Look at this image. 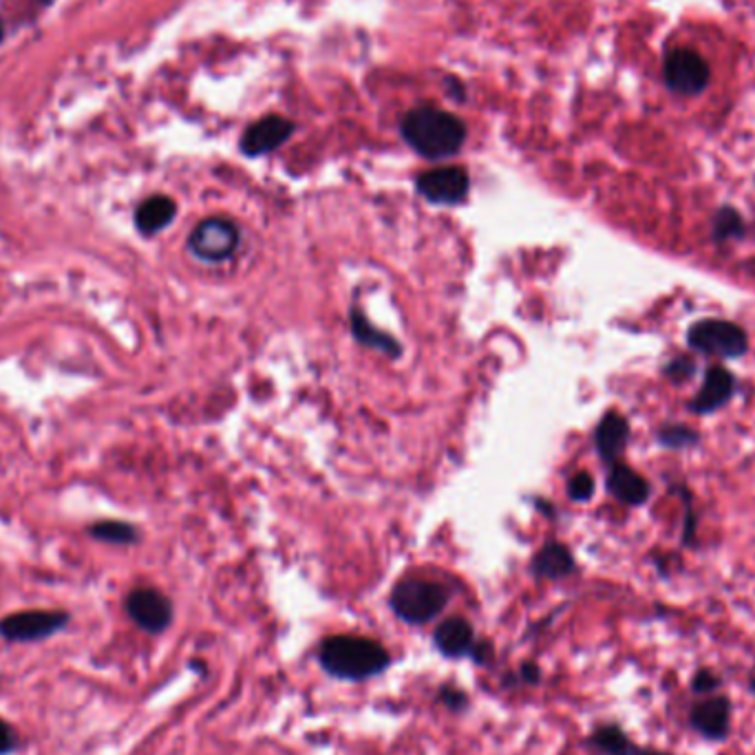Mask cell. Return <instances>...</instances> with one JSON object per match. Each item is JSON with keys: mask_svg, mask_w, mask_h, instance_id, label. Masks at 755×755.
Masks as SVG:
<instances>
[{"mask_svg": "<svg viewBox=\"0 0 755 755\" xmlns=\"http://www.w3.org/2000/svg\"><path fill=\"white\" fill-rule=\"evenodd\" d=\"M0 40H2V20H0Z\"/></svg>", "mask_w": 755, "mask_h": 755, "instance_id": "cell-31", "label": "cell"}, {"mask_svg": "<svg viewBox=\"0 0 755 755\" xmlns=\"http://www.w3.org/2000/svg\"><path fill=\"white\" fill-rule=\"evenodd\" d=\"M734 391H736V378L732 376V371H727L725 367H712L705 374L703 387L698 389L689 409L698 416H709L718 411L721 407H725L732 400Z\"/></svg>", "mask_w": 755, "mask_h": 755, "instance_id": "cell-11", "label": "cell"}, {"mask_svg": "<svg viewBox=\"0 0 755 755\" xmlns=\"http://www.w3.org/2000/svg\"><path fill=\"white\" fill-rule=\"evenodd\" d=\"M588 745L602 755H632L636 747L618 725H599L590 734Z\"/></svg>", "mask_w": 755, "mask_h": 755, "instance_id": "cell-18", "label": "cell"}, {"mask_svg": "<svg viewBox=\"0 0 755 755\" xmlns=\"http://www.w3.org/2000/svg\"><path fill=\"white\" fill-rule=\"evenodd\" d=\"M607 488L616 499L629 506H640L649 497L647 479L623 464H612V470L607 475Z\"/></svg>", "mask_w": 755, "mask_h": 755, "instance_id": "cell-14", "label": "cell"}, {"mask_svg": "<svg viewBox=\"0 0 755 755\" xmlns=\"http://www.w3.org/2000/svg\"><path fill=\"white\" fill-rule=\"evenodd\" d=\"M237 246H239V230L235 223L226 219L201 221L188 239L190 252L197 259L208 261V264H219V261L230 259Z\"/></svg>", "mask_w": 755, "mask_h": 755, "instance_id": "cell-5", "label": "cell"}, {"mask_svg": "<svg viewBox=\"0 0 755 755\" xmlns=\"http://www.w3.org/2000/svg\"><path fill=\"white\" fill-rule=\"evenodd\" d=\"M568 493L575 501H586L593 497L595 493V479L593 475L588 473H577L573 479H570V486H568Z\"/></svg>", "mask_w": 755, "mask_h": 755, "instance_id": "cell-23", "label": "cell"}, {"mask_svg": "<svg viewBox=\"0 0 755 755\" xmlns=\"http://www.w3.org/2000/svg\"><path fill=\"white\" fill-rule=\"evenodd\" d=\"M318 663L325 674L347 683H362L387 672L391 656L374 638L356 634L327 636L318 647Z\"/></svg>", "mask_w": 755, "mask_h": 755, "instance_id": "cell-1", "label": "cell"}, {"mask_svg": "<svg viewBox=\"0 0 755 755\" xmlns=\"http://www.w3.org/2000/svg\"><path fill=\"white\" fill-rule=\"evenodd\" d=\"M632 755H674V754H667V752H656V749H643V747H634V754Z\"/></svg>", "mask_w": 755, "mask_h": 755, "instance_id": "cell-30", "label": "cell"}, {"mask_svg": "<svg viewBox=\"0 0 755 755\" xmlns=\"http://www.w3.org/2000/svg\"><path fill=\"white\" fill-rule=\"evenodd\" d=\"M177 215V206L170 197L157 195L147 199L138 212H136V226L142 235H155L159 230H163L166 226H170V221Z\"/></svg>", "mask_w": 755, "mask_h": 755, "instance_id": "cell-17", "label": "cell"}, {"mask_svg": "<svg viewBox=\"0 0 755 755\" xmlns=\"http://www.w3.org/2000/svg\"><path fill=\"white\" fill-rule=\"evenodd\" d=\"M434 645L447 658H466V656L470 658V654L477 645L475 629L466 618L451 616L436 627Z\"/></svg>", "mask_w": 755, "mask_h": 755, "instance_id": "cell-12", "label": "cell"}, {"mask_svg": "<svg viewBox=\"0 0 755 755\" xmlns=\"http://www.w3.org/2000/svg\"><path fill=\"white\" fill-rule=\"evenodd\" d=\"M91 535L107 544H133L138 542V533L131 524L125 521H100L91 526Z\"/></svg>", "mask_w": 755, "mask_h": 755, "instance_id": "cell-20", "label": "cell"}, {"mask_svg": "<svg viewBox=\"0 0 755 755\" xmlns=\"http://www.w3.org/2000/svg\"><path fill=\"white\" fill-rule=\"evenodd\" d=\"M16 749V736L11 732V727L0 721V755L11 754Z\"/></svg>", "mask_w": 755, "mask_h": 755, "instance_id": "cell-29", "label": "cell"}, {"mask_svg": "<svg viewBox=\"0 0 755 755\" xmlns=\"http://www.w3.org/2000/svg\"><path fill=\"white\" fill-rule=\"evenodd\" d=\"M351 322H354V334H356V338H358L362 345L376 347V349H380V351H385V354H389V356H398V354H400L398 342H396L394 338L385 336L383 331L374 329V327L367 322V318H365L362 314L354 311Z\"/></svg>", "mask_w": 755, "mask_h": 755, "instance_id": "cell-19", "label": "cell"}, {"mask_svg": "<svg viewBox=\"0 0 755 755\" xmlns=\"http://www.w3.org/2000/svg\"><path fill=\"white\" fill-rule=\"evenodd\" d=\"M745 235V221L741 217V212H736L734 208H723L716 212L714 219V239L716 241H729L736 237Z\"/></svg>", "mask_w": 755, "mask_h": 755, "instance_id": "cell-21", "label": "cell"}, {"mask_svg": "<svg viewBox=\"0 0 755 755\" xmlns=\"http://www.w3.org/2000/svg\"><path fill=\"white\" fill-rule=\"evenodd\" d=\"M694 369H696L694 360L681 356V358L672 360V362L665 367V376H667L672 383H681V380H685V378H692Z\"/></svg>", "mask_w": 755, "mask_h": 755, "instance_id": "cell-26", "label": "cell"}, {"mask_svg": "<svg viewBox=\"0 0 755 755\" xmlns=\"http://www.w3.org/2000/svg\"><path fill=\"white\" fill-rule=\"evenodd\" d=\"M658 443L665 449H692L701 443V436L685 425H669L658 431Z\"/></svg>", "mask_w": 755, "mask_h": 755, "instance_id": "cell-22", "label": "cell"}, {"mask_svg": "<svg viewBox=\"0 0 755 755\" xmlns=\"http://www.w3.org/2000/svg\"><path fill=\"white\" fill-rule=\"evenodd\" d=\"M403 136L414 151L429 159H443L461 149L466 129L451 113L434 107H420L407 113Z\"/></svg>", "mask_w": 755, "mask_h": 755, "instance_id": "cell-2", "label": "cell"}, {"mask_svg": "<svg viewBox=\"0 0 755 755\" xmlns=\"http://www.w3.org/2000/svg\"><path fill=\"white\" fill-rule=\"evenodd\" d=\"M449 604L445 586L429 579H403L394 586L389 605L394 614L409 625H425L434 620Z\"/></svg>", "mask_w": 755, "mask_h": 755, "instance_id": "cell-3", "label": "cell"}, {"mask_svg": "<svg viewBox=\"0 0 755 755\" xmlns=\"http://www.w3.org/2000/svg\"><path fill=\"white\" fill-rule=\"evenodd\" d=\"M418 190L434 203H457L468 192V175L464 168H436L418 179Z\"/></svg>", "mask_w": 755, "mask_h": 755, "instance_id": "cell-10", "label": "cell"}, {"mask_svg": "<svg viewBox=\"0 0 755 755\" xmlns=\"http://www.w3.org/2000/svg\"><path fill=\"white\" fill-rule=\"evenodd\" d=\"M539 681H542V669H539V665H537V663H530V660L521 663V667H519V672H517V683H524V685H539Z\"/></svg>", "mask_w": 755, "mask_h": 755, "instance_id": "cell-27", "label": "cell"}, {"mask_svg": "<svg viewBox=\"0 0 755 755\" xmlns=\"http://www.w3.org/2000/svg\"><path fill=\"white\" fill-rule=\"evenodd\" d=\"M44 2H49V0H44Z\"/></svg>", "mask_w": 755, "mask_h": 755, "instance_id": "cell-32", "label": "cell"}, {"mask_svg": "<svg viewBox=\"0 0 755 755\" xmlns=\"http://www.w3.org/2000/svg\"><path fill=\"white\" fill-rule=\"evenodd\" d=\"M533 573L542 579H564L575 573V559L562 544H548L533 559Z\"/></svg>", "mask_w": 755, "mask_h": 755, "instance_id": "cell-16", "label": "cell"}, {"mask_svg": "<svg viewBox=\"0 0 755 755\" xmlns=\"http://www.w3.org/2000/svg\"><path fill=\"white\" fill-rule=\"evenodd\" d=\"M129 616L149 634H161L172 623V604L152 588H138L127 599Z\"/></svg>", "mask_w": 755, "mask_h": 755, "instance_id": "cell-9", "label": "cell"}, {"mask_svg": "<svg viewBox=\"0 0 755 755\" xmlns=\"http://www.w3.org/2000/svg\"><path fill=\"white\" fill-rule=\"evenodd\" d=\"M595 440H597V451L602 455V459L607 464H614L629 440L627 420L620 414H614V411L607 414L602 425L597 427Z\"/></svg>", "mask_w": 755, "mask_h": 755, "instance_id": "cell-15", "label": "cell"}, {"mask_svg": "<svg viewBox=\"0 0 755 755\" xmlns=\"http://www.w3.org/2000/svg\"><path fill=\"white\" fill-rule=\"evenodd\" d=\"M709 67L705 58L687 47H676L665 58V80L681 96H696L705 89Z\"/></svg>", "mask_w": 755, "mask_h": 755, "instance_id": "cell-6", "label": "cell"}, {"mask_svg": "<svg viewBox=\"0 0 755 755\" xmlns=\"http://www.w3.org/2000/svg\"><path fill=\"white\" fill-rule=\"evenodd\" d=\"M493 656H495V649L488 640H477L470 658L477 663V665H490L493 663Z\"/></svg>", "mask_w": 755, "mask_h": 755, "instance_id": "cell-28", "label": "cell"}, {"mask_svg": "<svg viewBox=\"0 0 755 755\" xmlns=\"http://www.w3.org/2000/svg\"><path fill=\"white\" fill-rule=\"evenodd\" d=\"M689 727L705 741L721 743L732 732V701L727 696H707L689 709Z\"/></svg>", "mask_w": 755, "mask_h": 755, "instance_id": "cell-8", "label": "cell"}, {"mask_svg": "<svg viewBox=\"0 0 755 755\" xmlns=\"http://www.w3.org/2000/svg\"><path fill=\"white\" fill-rule=\"evenodd\" d=\"M687 342L692 349L716 358H741L749 351L747 331L738 322L723 318L698 320L687 331Z\"/></svg>", "mask_w": 755, "mask_h": 755, "instance_id": "cell-4", "label": "cell"}, {"mask_svg": "<svg viewBox=\"0 0 755 755\" xmlns=\"http://www.w3.org/2000/svg\"><path fill=\"white\" fill-rule=\"evenodd\" d=\"M438 698H440V703H443L447 709L457 712V714L464 712V709L468 707V696H466V692L457 689L454 685H445V687L440 689Z\"/></svg>", "mask_w": 755, "mask_h": 755, "instance_id": "cell-25", "label": "cell"}, {"mask_svg": "<svg viewBox=\"0 0 755 755\" xmlns=\"http://www.w3.org/2000/svg\"><path fill=\"white\" fill-rule=\"evenodd\" d=\"M292 131L295 127L286 118H279V116L264 118L246 131L241 140V149L246 155H264V152L275 151L292 136Z\"/></svg>", "mask_w": 755, "mask_h": 755, "instance_id": "cell-13", "label": "cell"}, {"mask_svg": "<svg viewBox=\"0 0 755 755\" xmlns=\"http://www.w3.org/2000/svg\"><path fill=\"white\" fill-rule=\"evenodd\" d=\"M721 676L716 674V672H712V669H698L696 674H694V678H692V689L696 692V694H712V692H716L718 687H721Z\"/></svg>", "mask_w": 755, "mask_h": 755, "instance_id": "cell-24", "label": "cell"}, {"mask_svg": "<svg viewBox=\"0 0 755 755\" xmlns=\"http://www.w3.org/2000/svg\"><path fill=\"white\" fill-rule=\"evenodd\" d=\"M67 620L69 616L64 612H44V609L18 612L0 620V634L7 640H20V643L40 640L62 629Z\"/></svg>", "mask_w": 755, "mask_h": 755, "instance_id": "cell-7", "label": "cell"}]
</instances>
